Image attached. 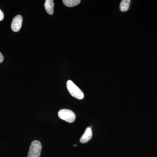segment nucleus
Returning <instances> with one entry per match:
<instances>
[{
	"label": "nucleus",
	"mask_w": 157,
	"mask_h": 157,
	"mask_svg": "<svg viewBox=\"0 0 157 157\" xmlns=\"http://www.w3.org/2000/svg\"><path fill=\"white\" fill-rule=\"evenodd\" d=\"M67 87L68 91L72 97L78 100H82L84 98V94L82 91L74 84L73 81L68 80L67 82Z\"/></svg>",
	"instance_id": "f257e3e1"
},
{
	"label": "nucleus",
	"mask_w": 157,
	"mask_h": 157,
	"mask_svg": "<svg viewBox=\"0 0 157 157\" xmlns=\"http://www.w3.org/2000/svg\"><path fill=\"white\" fill-rule=\"evenodd\" d=\"M42 149L41 142L38 140H33L30 146L27 157H40Z\"/></svg>",
	"instance_id": "f03ea898"
},
{
	"label": "nucleus",
	"mask_w": 157,
	"mask_h": 157,
	"mask_svg": "<svg viewBox=\"0 0 157 157\" xmlns=\"http://www.w3.org/2000/svg\"><path fill=\"white\" fill-rule=\"evenodd\" d=\"M59 117L69 123H73L76 119L75 113L70 109H60L58 112Z\"/></svg>",
	"instance_id": "7ed1b4c3"
},
{
	"label": "nucleus",
	"mask_w": 157,
	"mask_h": 157,
	"mask_svg": "<svg viewBox=\"0 0 157 157\" xmlns=\"http://www.w3.org/2000/svg\"><path fill=\"white\" fill-rule=\"evenodd\" d=\"M23 18L20 15H17L13 19L11 23V28L14 32H18L22 25Z\"/></svg>",
	"instance_id": "20e7f679"
},
{
	"label": "nucleus",
	"mask_w": 157,
	"mask_h": 157,
	"mask_svg": "<svg viewBox=\"0 0 157 157\" xmlns=\"http://www.w3.org/2000/svg\"><path fill=\"white\" fill-rule=\"evenodd\" d=\"M92 137V132L91 128L88 127L86 129L84 134L80 138V142L82 144L87 143L91 139Z\"/></svg>",
	"instance_id": "39448f33"
},
{
	"label": "nucleus",
	"mask_w": 157,
	"mask_h": 157,
	"mask_svg": "<svg viewBox=\"0 0 157 157\" xmlns=\"http://www.w3.org/2000/svg\"><path fill=\"white\" fill-rule=\"evenodd\" d=\"M45 10L50 15H52L54 12V4L53 0H46L44 4Z\"/></svg>",
	"instance_id": "423d86ee"
},
{
	"label": "nucleus",
	"mask_w": 157,
	"mask_h": 157,
	"mask_svg": "<svg viewBox=\"0 0 157 157\" xmlns=\"http://www.w3.org/2000/svg\"><path fill=\"white\" fill-rule=\"evenodd\" d=\"M131 1L130 0H123L120 5V9L122 12H125L128 10L130 7Z\"/></svg>",
	"instance_id": "0eeeda50"
},
{
	"label": "nucleus",
	"mask_w": 157,
	"mask_h": 157,
	"mask_svg": "<svg viewBox=\"0 0 157 157\" xmlns=\"http://www.w3.org/2000/svg\"><path fill=\"white\" fill-rule=\"evenodd\" d=\"M63 3L67 7H73L77 6L81 2L80 0H63Z\"/></svg>",
	"instance_id": "6e6552de"
},
{
	"label": "nucleus",
	"mask_w": 157,
	"mask_h": 157,
	"mask_svg": "<svg viewBox=\"0 0 157 157\" xmlns=\"http://www.w3.org/2000/svg\"><path fill=\"white\" fill-rule=\"evenodd\" d=\"M4 18V14L2 11L0 9V21H2Z\"/></svg>",
	"instance_id": "1a4fd4ad"
},
{
	"label": "nucleus",
	"mask_w": 157,
	"mask_h": 157,
	"mask_svg": "<svg viewBox=\"0 0 157 157\" xmlns=\"http://www.w3.org/2000/svg\"><path fill=\"white\" fill-rule=\"evenodd\" d=\"M4 60V56L2 53L0 52V63H2Z\"/></svg>",
	"instance_id": "9d476101"
}]
</instances>
